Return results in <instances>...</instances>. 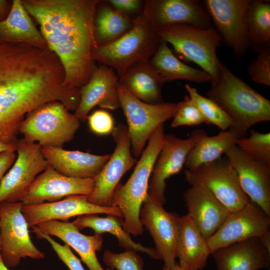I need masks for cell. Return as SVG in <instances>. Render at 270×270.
Listing matches in <instances>:
<instances>
[{"label": "cell", "instance_id": "obj_42", "mask_svg": "<svg viewBox=\"0 0 270 270\" xmlns=\"http://www.w3.org/2000/svg\"><path fill=\"white\" fill-rule=\"evenodd\" d=\"M12 2L7 0H0V22L6 18L9 14Z\"/></svg>", "mask_w": 270, "mask_h": 270}, {"label": "cell", "instance_id": "obj_47", "mask_svg": "<svg viewBox=\"0 0 270 270\" xmlns=\"http://www.w3.org/2000/svg\"><path fill=\"white\" fill-rule=\"evenodd\" d=\"M268 270H270V269H268Z\"/></svg>", "mask_w": 270, "mask_h": 270}, {"label": "cell", "instance_id": "obj_13", "mask_svg": "<svg viewBox=\"0 0 270 270\" xmlns=\"http://www.w3.org/2000/svg\"><path fill=\"white\" fill-rule=\"evenodd\" d=\"M270 230V216L250 200L242 208L230 212L207 244L212 253L220 248L252 238Z\"/></svg>", "mask_w": 270, "mask_h": 270}, {"label": "cell", "instance_id": "obj_31", "mask_svg": "<svg viewBox=\"0 0 270 270\" xmlns=\"http://www.w3.org/2000/svg\"><path fill=\"white\" fill-rule=\"evenodd\" d=\"M250 47L258 52L270 46V0H250L246 12Z\"/></svg>", "mask_w": 270, "mask_h": 270}, {"label": "cell", "instance_id": "obj_29", "mask_svg": "<svg viewBox=\"0 0 270 270\" xmlns=\"http://www.w3.org/2000/svg\"><path fill=\"white\" fill-rule=\"evenodd\" d=\"M150 62L166 82L184 80L204 83L212 81L210 76L205 71L190 66L180 60L163 40L150 60Z\"/></svg>", "mask_w": 270, "mask_h": 270}, {"label": "cell", "instance_id": "obj_27", "mask_svg": "<svg viewBox=\"0 0 270 270\" xmlns=\"http://www.w3.org/2000/svg\"><path fill=\"white\" fill-rule=\"evenodd\" d=\"M167 82L152 67L150 60L138 63L121 78L120 84L134 96L150 104L164 102L162 90Z\"/></svg>", "mask_w": 270, "mask_h": 270}, {"label": "cell", "instance_id": "obj_21", "mask_svg": "<svg viewBox=\"0 0 270 270\" xmlns=\"http://www.w3.org/2000/svg\"><path fill=\"white\" fill-rule=\"evenodd\" d=\"M188 216L208 239L220 227L230 212L206 188L192 185L184 194Z\"/></svg>", "mask_w": 270, "mask_h": 270}, {"label": "cell", "instance_id": "obj_14", "mask_svg": "<svg viewBox=\"0 0 270 270\" xmlns=\"http://www.w3.org/2000/svg\"><path fill=\"white\" fill-rule=\"evenodd\" d=\"M180 216L168 212L148 194L140 211L142 224L152 237L155 250L164 266L172 270L177 262L176 245Z\"/></svg>", "mask_w": 270, "mask_h": 270}, {"label": "cell", "instance_id": "obj_35", "mask_svg": "<svg viewBox=\"0 0 270 270\" xmlns=\"http://www.w3.org/2000/svg\"><path fill=\"white\" fill-rule=\"evenodd\" d=\"M172 118L170 124L172 128L206 124L204 117L188 95L186 96L184 100L178 102L177 110Z\"/></svg>", "mask_w": 270, "mask_h": 270}, {"label": "cell", "instance_id": "obj_38", "mask_svg": "<svg viewBox=\"0 0 270 270\" xmlns=\"http://www.w3.org/2000/svg\"><path fill=\"white\" fill-rule=\"evenodd\" d=\"M32 232L39 239H44L50 244L59 259L68 267L69 270H86L80 260L73 253L70 248L66 244L62 245L56 241L50 236L44 233L36 228H32Z\"/></svg>", "mask_w": 270, "mask_h": 270}, {"label": "cell", "instance_id": "obj_4", "mask_svg": "<svg viewBox=\"0 0 270 270\" xmlns=\"http://www.w3.org/2000/svg\"><path fill=\"white\" fill-rule=\"evenodd\" d=\"M162 40L142 12L132 28L116 40L96 46L92 58L96 62L112 68L119 78L134 65L148 61Z\"/></svg>", "mask_w": 270, "mask_h": 270}, {"label": "cell", "instance_id": "obj_25", "mask_svg": "<svg viewBox=\"0 0 270 270\" xmlns=\"http://www.w3.org/2000/svg\"><path fill=\"white\" fill-rule=\"evenodd\" d=\"M210 251L206 240L188 214L180 216L176 245L178 264L182 270H201Z\"/></svg>", "mask_w": 270, "mask_h": 270}, {"label": "cell", "instance_id": "obj_5", "mask_svg": "<svg viewBox=\"0 0 270 270\" xmlns=\"http://www.w3.org/2000/svg\"><path fill=\"white\" fill-rule=\"evenodd\" d=\"M161 38L170 43L174 51L186 62H192L210 76V83L221 74L222 64L216 50L221 36L213 27L207 28L190 25L168 26L156 30Z\"/></svg>", "mask_w": 270, "mask_h": 270}, {"label": "cell", "instance_id": "obj_3", "mask_svg": "<svg viewBox=\"0 0 270 270\" xmlns=\"http://www.w3.org/2000/svg\"><path fill=\"white\" fill-rule=\"evenodd\" d=\"M164 136V124L150 138L128 180L124 184L119 183L113 194L112 206L120 210L123 219L122 226L129 234L138 236L144 232L140 211L148 194L150 180Z\"/></svg>", "mask_w": 270, "mask_h": 270}, {"label": "cell", "instance_id": "obj_44", "mask_svg": "<svg viewBox=\"0 0 270 270\" xmlns=\"http://www.w3.org/2000/svg\"><path fill=\"white\" fill-rule=\"evenodd\" d=\"M262 244L270 252V230L258 238Z\"/></svg>", "mask_w": 270, "mask_h": 270}, {"label": "cell", "instance_id": "obj_41", "mask_svg": "<svg viewBox=\"0 0 270 270\" xmlns=\"http://www.w3.org/2000/svg\"><path fill=\"white\" fill-rule=\"evenodd\" d=\"M15 151H5L0 153V183L6 171L14 164L16 155Z\"/></svg>", "mask_w": 270, "mask_h": 270}, {"label": "cell", "instance_id": "obj_30", "mask_svg": "<svg viewBox=\"0 0 270 270\" xmlns=\"http://www.w3.org/2000/svg\"><path fill=\"white\" fill-rule=\"evenodd\" d=\"M239 138L236 132L231 127L215 136L206 134L190 151L184 166L188 170H192L218 159L228 148L236 145Z\"/></svg>", "mask_w": 270, "mask_h": 270}, {"label": "cell", "instance_id": "obj_23", "mask_svg": "<svg viewBox=\"0 0 270 270\" xmlns=\"http://www.w3.org/2000/svg\"><path fill=\"white\" fill-rule=\"evenodd\" d=\"M38 230L50 236H55L72 248L89 270H104L96 257V252L102 248L104 239L102 234H84L72 222L50 220L34 226ZM106 270H116L108 268Z\"/></svg>", "mask_w": 270, "mask_h": 270}, {"label": "cell", "instance_id": "obj_26", "mask_svg": "<svg viewBox=\"0 0 270 270\" xmlns=\"http://www.w3.org/2000/svg\"><path fill=\"white\" fill-rule=\"evenodd\" d=\"M2 44H23L40 49L48 48L45 39L25 9L22 0H13L8 16L0 22Z\"/></svg>", "mask_w": 270, "mask_h": 270}, {"label": "cell", "instance_id": "obj_45", "mask_svg": "<svg viewBox=\"0 0 270 270\" xmlns=\"http://www.w3.org/2000/svg\"><path fill=\"white\" fill-rule=\"evenodd\" d=\"M0 270H10L4 264L0 254Z\"/></svg>", "mask_w": 270, "mask_h": 270}, {"label": "cell", "instance_id": "obj_46", "mask_svg": "<svg viewBox=\"0 0 270 270\" xmlns=\"http://www.w3.org/2000/svg\"><path fill=\"white\" fill-rule=\"evenodd\" d=\"M163 270H170V268L165 266H163ZM172 270H182V269L179 266L178 263L176 264L174 268Z\"/></svg>", "mask_w": 270, "mask_h": 270}, {"label": "cell", "instance_id": "obj_11", "mask_svg": "<svg viewBox=\"0 0 270 270\" xmlns=\"http://www.w3.org/2000/svg\"><path fill=\"white\" fill-rule=\"evenodd\" d=\"M16 151L18 156L0 183V203L20 202L36 176L49 165L36 142L18 139Z\"/></svg>", "mask_w": 270, "mask_h": 270}, {"label": "cell", "instance_id": "obj_20", "mask_svg": "<svg viewBox=\"0 0 270 270\" xmlns=\"http://www.w3.org/2000/svg\"><path fill=\"white\" fill-rule=\"evenodd\" d=\"M119 86V78L112 68L97 66L88 82L80 88V100L74 114L85 122L96 106L110 110L120 108Z\"/></svg>", "mask_w": 270, "mask_h": 270}, {"label": "cell", "instance_id": "obj_24", "mask_svg": "<svg viewBox=\"0 0 270 270\" xmlns=\"http://www.w3.org/2000/svg\"><path fill=\"white\" fill-rule=\"evenodd\" d=\"M42 152L58 172L76 178H94L110 156L52 146H42Z\"/></svg>", "mask_w": 270, "mask_h": 270}, {"label": "cell", "instance_id": "obj_7", "mask_svg": "<svg viewBox=\"0 0 270 270\" xmlns=\"http://www.w3.org/2000/svg\"><path fill=\"white\" fill-rule=\"evenodd\" d=\"M118 96L120 108L128 122L132 152L136 158L154 131L174 116L178 103L148 104L134 96L120 84Z\"/></svg>", "mask_w": 270, "mask_h": 270}, {"label": "cell", "instance_id": "obj_40", "mask_svg": "<svg viewBox=\"0 0 270 270\" xmlns=\"http://www.w3.org/2000/svg\"><path fill=\"white\" fill-rule=\"evenodd\" d=\"M108 2L114 9L126 15L137 11L142 4V1L138 0H109Z\"/></svg>", "mask_w": 270, "mask_h": 270}, {"label": "cell", "instance_id": "obj_28", "mask_svg": "<svg viewBox=\"0 0 270 270\" xmlns=\"http://www.w3.org/2000/svg\"><path fill=\"white\" fill-rule=\"evenodd\" d=\"M122 218L115 216L101 217L96 214H88L78 216L72 222L80 231L85 228H90L96 234H111L116 237L118 246L125 250L140 252L154 260H160L154 248L144 246L132 240L130 234L122 228Z\"/></svg>", "mask_w": 270, "mask_h": 270}, {"label": "cell", "instance_id": "obj_1", "mask_svg": "<svg viewBox=\"0 0 270 270\" xmlns=\"http://www.w3.org/2000/svg\"><path fill=\"white\" fill-rule=\"evenodd\" d=\"M38 22L48 48L58 58L64 84L80 88L97 67L92 58L96 46L94 20L99 0H22Z\"/></svg>", "mask_w": 270, "mask_h": 270}, {"label": "cell", "instance_id": "obj_34", "mask_svg": "<svg viewBox=\"0 0 270 270\" xmlns=\"http://www.w3.org/2000/svg\"><path fill=\"white\" fill-rule=\"evenodd\" d=\"M236 146L252 160L270 166V132L251 130L248 137L239 138Z\"/></svg>", "mask_w": 270, "mask_h": 270}, {"label": "cell", "instance_id": "obj_15", "mask_svg": "<svg viewBox=\"0 0 270 270\" xmlns=\"http://www.w3.org/2000/svg\"><path fill=\"white\" fill-rule=\"evenodd\" d=\"M250 0H204V8L218 32L234 54L240 57L250 47L246 24Z\"/></svg>", "mask_w": 270, "mask_h": 270}, {"label": "cell", "instance_id": "obj_36", "mask_svg": "<svg viewBox=\"0 0 270 270\" xmlns=\"http://www.w3.org/2000/svg\"><path fill=\"white\" fill-rule=\"evenodd\" d=\"M103 260L108 268L116 270H143V259L132 250L116 253L106 250L104 253Z\"/></svg>", "mask_w": 270, "mask_h": 270}, {"label": "cell", "instance_id": "obj_17", "mask_svg": "<svg viewBox=\"0 0 270 270\" xmlns=\"http://www.w3.org/2000/svg\"><path fill=\"white\" fill-rule=\"evenodd\" d=\"M22 213L29 228L50 220L68 222L72 217L104 214L122 218L120 210L114 206H101L88 200V196L72 195L61 200L40 204L24 205Z\"/></svg>", "mask_w": 270, "mask_h": 270}, {"label": "cell", "instance_id": "obj_2", "mask_svg": "<svg viewBox=\"0 0 270 270\" xmlns=\"http://www.w3.org/2000/svg\"><path fill=\"white\" fill-rule=\"evenodd\" d=\"M208 98L230 116L240 138L255 124L270 120V101L236 76L223 63L218 81L211 83Z\"/></svg>", "mask_w": 270, "mask_h": 270}, {"label": "cell", "instance_id": "obj_22", "mask_svg": "<svg viewBox=\"0 0 270 270\" xmlns=\"http://www.w3.org/2000/svg\"><path fill=\"white\" fill-rule=\"evenodd\" d=\"M210 254L218 270H261L270 266V252L258 238L220 248Z\"/></svg>", "mask_w": 270, "mask_h": 270}, {"label": "cell", "instance_id": "obj_18", "mask_svg": "<svg viewBox=\"0 0 270 270\" xmlns=\"http://www.w3.org/2000/svg\"><path fill=\"white\" fill-rule=\"evenodd\" d=\"M142 12L156 30L178 24L212 27L209 14L197 0H147Z\"/></svg>", "mask_w": 270, "mask_h": 270}, {"label": "cell", "instance_id": "obj_6", "mask_svg": "<svg viewBox=\"0 0 270 270\" xmlns=\"http://www.w3.org/2000/svg\"><path fill=\"white\" fill-rule=\"evenodd\" d=\"M80 120L61 102L46 103L28 114L18 132L26 140L41 146L62 148L72 140Z\"/></svg>", "mask_w": 270, "mask_h": 270}, {"label": "cell", "instance_id": "obj_8", "mask_svg": "<svg viewBox=\"0 0 270 270\" xmlns=\"http://www.w3.org/2000/svg\"><path fill=\"white\" fill-rule=\"evenodd\" d=\"M20 202L0 203V254L8 268L18 266L26 258L40 260L45 254L32 242Z\"/></svg>", "mask_w": 270, "mask_h": 270}, {"label": "cell", "instance_id": "obj_16", "mask_svg": "<svg viewBox=\"0 0 270 270\" xmlns=\"http://www.w3.org/2000/svg\"><path fill=\"white\" fill-rule=\"evenodd\" d=\"M94 184V178L67 176L49 164L36 176L20 202L24 205H31L56 202L72 195L89 196Z\"/></svg>", "mask_w": 270, "mask_h": 270}, {"label": "cell", "instance_id": "obj_43", "mask_svg": "<svg viewBox=\"0 0 270 270\" xmlns=\"http://www.w3.org/2000/svg\"><path fill=\"white\" fill-rule=\"evenodd\" d=\"M5 151L16 152V142H8L0 136V153Z\"/></svg>", "mask_w": 270, "mask_h": 270}, {"label": "cell", "instance_id": "obj_37", "mask_svg": "<svg viewBox=\"0 0 270 270\" xmlns=\"http://www.w3.org/2000/svg\"><path fill=\"white\" fill-rule=\"evenodd\" d=\"M258 53L248 66V74L254 82L270 86V46L262 48Z\"/></svg>", "mask_w": 270, "mask_h": 270}, {"label": "cell", "instance_id": "obj_32", "mask_svg": "<svg viewBox=\"0 0 270 270\" xmlns=\"http://www.w3.org/2000/svg\"><path fill=\"white\" fill-rule=\"evenodd\" d=\"M133 20L106 4L96 9L94 20V34L97 46L118 38L132 27Z\"/></svg>", "mask_w": 270, "mask_h": 270}, {"label": "cell", "instance_id": "obj_33", "mask_svg": "<svg viewBox=\"0 0 270 270\" xmlns=\"http://www.w3.org/2000/svg\"><path fill=\"white\" fill-rule=\"evenodd\" d=\"M185 88L204 117L206 124H214L221 131L226 130L232 126L230 118L216 103L201 95L188 84L185 85Z\"/></svg>", "mask_w": 270, "mask_h": 270}, {"label": "cell", "instance_id": "obj_12", "mask_svg": "<svg viewBox=\"0 0 270 270\" xmlns=\"http://www.w3.org/2000/svg\"><path fill=\"white\" fill-rule=\"evenodd\" d=\"M206 134L204 130H196L186 138L171 134L165 135L148 184V194L155 202L164 205L166 180L181 171L190 151Z\"/></svg>", "mask_w": 270, "mask_h": 270}, {"label": "cell", "instance_id": "obj_9", "mask_svg": "<svg viewBox=\"0 0 270 270\" xmlns=\"http://www.w3.org/2000/svg\"><path fill=\"white\" fill-rule=\"evenodd\" d=\"M190 185H202L210 192L230 212L247 204L250 200L243 191L237 172L228 159L220 158L184 172Z\"/></svg>", "mask_w": 270, "mask_h": 270}, {"label": "cell", "instance_id": "obj_10", "mask_svg": "<svg viewBox=\"0 0 270 270\" xmlns=\"http://www.w3.org/2000/svg\"><path fill=\"white\" fill-rule=\"evenodd\" d=\"M112 134L116 144L114 150L94 178V189L88 196L90 203L101 206H112L113 194L121 178L138 162L132 152L127 126L120 124Z\"/></svg>", "mask_w": 270, "mask_h": 270}, {"label": "cell", "instance_id": "obj_39", "mask_svg": "<svg viewBox=\"0 0 270 270\" xmlns=\"http://www.w3.org/2000/svg\"><path fill=\"white\" fill-rule=\"evenodd\" d=\"M90 130L94 134L104 136L112 134L115 126L112 115L104 110H96L87 118Z\"/></svg>", "mask_w": 270, "mask_h": 270}, {"label": "cell", "instance_id": "obj_19", "mask_svg": "<svg viewBox=\"0 0 270 270\" xmlns=\"http://www.w3.org/2000/svg\"><path fill=\"white\" fill-rule=\"evenodd\" d=\"M224 154L236 170L241 187L250 200L270 216V166L252 160L236 145Z\"/></svg>", "mask_w": 270, "mask_h": 270}]
</instances>
